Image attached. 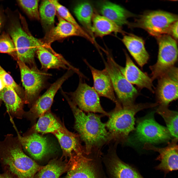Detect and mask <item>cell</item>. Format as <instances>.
Listing matches in <instances>:
<instances>
[{"label":"cell","instance_id":"cell-1","mask_svg":"<svg viewBox=\"0 0 178 178\" xmlns=\"http://www.w3.org/2000/svg\"><path fill=\"white\" fill-rule=\"evenodd\" d=\"M72 110L75 119L74 128L81 140L84 143L85 153L99 151L105 145L112 141L106 123L101 121L104 115L92 112L85 113L75 105L67 95L64 96Z\"/></svg>","mask_w":178,"mask_h":178},{"label":"cell","instance_id":"cell-2","mask_svg":"<svg viewBox=\"0 0 178 178\" xmlns=\"http://www.w3.org/2000/svg\"><path fill=\"white\" fill-rule=\"evenodd\" d=\"M0 164L4 172L18 178H34L43 166L25 153L18 136L11 134L0 140Z\"/></svg>","mask_w":178,"mask_h":178},{"label":"cell","instance_id":"cell-3","mask_svg":"<svg viewBox=\"0 0 178 178\" xmlns=\"http://www.w3.org/2000/svg\"><path fill=\"white\" fill-rule=\"evenodd\" d=\"M7 14L6 32L14 44L17 59L28 65L30 67L36 66L34 57L40 40L31 35L25 19L20 14Z\"/></svg>","mask_w":178,"mask_h":178},{"label":"cell","instance_id":"cell-4","mask_svg":"<svg viewBox=\"0 0 178 178\" xmlns=\"http://www.w3.org/2000/svg\"><path fill=\"white\" fill-rule=\"evenodd\" d=\"M115 104L114 109L109 113V119L106 125L113 141L118 144L126 141L129 133L135 130L134 116L137 113L158 105L156 102L140 103L123 107L118 102Z\"/></svg>","mask_w":178,"mask_h":178},{"label":"cell","instance_id":"cell-5","mask_svg":"<svg viewBox=\"0 0 178 178\" xmlns=\"http://www.w3.org/2000/svg\"><path fill=\"white\" fill-rule=\"evenodd\" d=\"M21 74L22 82L24 88L23 101L30 107L39 97L42 90L45 87L47 80L51 74L39 69L36 66L31 67L17 60Z\"/></svg>","mask_w":178,"mask_h":178},{"label":"cell","instance_id":"cell-6","mask_svg":"<svg viewBox=\"0 0 178 178\" xmlns=\"http://www.w3.org/2000/svg\"><path fill=\"white\" fill-rule=\"evenodd\" d=\"M106 61L104 60L105 68L111 78L117 99L123 107L131 106L139 94L137 90L124 77L118 64L107 52Z\"/></svg>","mask_w":178,"mask_h":178},{"label":"cell","instance_id":"cell-7","mask_svg":"<svg viewBox=\"0 0 178 178\" xmlns=\"http://www.w3.org/2000/svg\"><path fill=\"white\" fill-rule=\"evenodd\" d=\"M156 38L158 45L157 60L155 64L149 67L153 81L174 67L178 57L177 42L175 39L167 34Z\"/></svg>","mask_w":178,"mask_h":178},{"label":"cell","instance_id":"cell-8","mask_svg":"<svg viewBox=\"0 0 178 178\" xmlns=\"http://www.w3.org/2000/svg\"><path fill=\"white\" fill-rule=\"evenodd\" d=\"M154 111L138 119L135 130L134 137L139 142L156 144L168 142L171 137L167 127L155 120Z\"/></svg>","mask_w":178,"mask_h":178},{"label":"cell","instance_id":"cell-9","mask_svg":"<svg viewBox=\"0 0 178 178\" xmlns=\"http://www.w3.org/2000/svg\"><path fill=\"white\" fill-rule=\"evenodd\" d=\"M176 15L162 10L151 11L141 15L132 26L140 28L156 37L167 34L170 26L178 21Z\"/></svg>","mask_w":178,"mask_h":178},{"label":"cell","instance_id":"cell-10","mask_svg":"<svg viewBox=\"0 0 178 178\" xmlns=\"http://www.w3.org/2000/svg\"><path fill=\"white\" fill-rule=\"evenodd\" d=\"M68 94L72 102L84 112L100 113L109 116V113L101 106L98 94L93 87L83 81L82 77H79L78 85L75 90Z\"/></svg>","mask_w":178,"mask_h":178},{"label":"cell","instance_id":"cell-11","mask_svg":"<svg viewBox=\"0 0 178 178\" xmlns=\"http://www.w3.org/2000/svg\"><path fill=\"white\" fill-rule=\"evenodd\" d=\"M73 72L71 69L67 70L64 74L52 84L42 95L38 98L31 106L30 110L25 112L24 117L33 121L49 110L57 92Z\"/></svg>","mask_w":178,"mask_h":178},{"label":"cell","instance_id":"cell-12","mask_svg":"<svg viewBox=\"0 0 178 178\" xmlns=\"http://www.w3.org/2000/svg\"><path fill=\"white\" fill-rule=\"evenodd\" d=\"M156 90L159 105L168 106L178 98V69L174 66L159 77Z\"/></svg>","mask_w":178,"mask_h":178},{"label":"cell","instance_id":"cell-13","mask_svg":"<svg viewBox=\"0 0 178 178\" xmlns=\"http://www.w3.org/2000/svg\"><path fill=\"white\" fill-rule=\"evenodd\" d=\"M178 139L174 138L167 146L162 148L156 147L150 143L144 144L143 149L159 153L156 160L159 161L160 163L155 168L163 172L165 174L178 169Z\"/></svg>","mask_w":178,"mask_h":178},{"label":"cell","instance_id":"cell-14","mask_svg":"<svg viewBox=\"0 0 178 178\" xmlns=\"http://www.w3.org/2000/svg\"><path fill=\"white\" fill-rule=\"evenodd\" d=\"M18 136L25 153L35 160L42 159L53 150L52 145L47 139L38 133Z\"/></svg>","mask_w":178,"mask_h":178},{"label":"cell","instance_id":"cell-15","mask_svg":"<svg viewBox=\"0 0 178 178\" xmlns=\"http://www.w3.org/2000/svg\"><path fill=\"white\" fill-rule=\"evenodd\" d=\"M41 41V40H40ZM41 41L36 52L41 64V69L45 71L50 69H71L78 75L81 72L51 48H48Z\"/></svg>","mask_w":178,"mask_h":178},{"label":"cell","instance_id":"cell-16","mask_svg":"<svg viewBox=\"0 0 178 178\" xmlns=\"http://www.w3.org/2000/svg\"><path fill=\"white\" fill-rule=\"evenodd\" d=\"M57 14L59 21L57 25L46 32L43 39L40 40L44 44L50 46V45L55 41L72 36L82 37L91 43H94V40L88 34L80 31L74 25L65 21Z\"/></svg>","mask_w":178,"mask_h":178},{"label":"cell","instance_id":"cell-17","mask_svg":"<svg viewBox=\"0 0 178 178\" xmlns=\"http://www.w3.org/2000/svg\"><path fill=\"white\" fill-rule=\"evenodd\" d=\"M84 154L75 155L70 158L65 178H99L92 160Z\"/></svg>","mask_w":178,"mask_h":178},{"label":"cell","instance_id":"cell-18","mask_svg":"<svg viewBox=\"0 0 178 178\" xmlns=\"http://www.w3.org/2000/svg\"><path fill=\"white\" fill-rule=\"evenodd\" d=\"M125 51L126 65L124 67L118 65V67L125 78L131 84L140 89L146 88L154 93L153 81L147 74L142 71L134 63Z\"/></svg>","mask_w":178,"mask_h":178},{"label":"cell","instance_id":"cell-19","mask_svg":"<svg viewBox=\"0 0 178 178\" xmlns=\"http://www.w3.org/2000/svg\"><path fill=\"white\" fill-rule=\"evenodd\" d=\"M91 70L93 81V88L99 96L106 97L115 104L118 101L110 76L106 69H97L91 65L86 60H84Z\"/></svg>","mask_w":178,"mask_h":178},{"label":"cell","instance_id":"cell-20","mask_svg":"<svg viewBox=\"0 0 178 178\" xmlns=\"http://www.w3.org/2000/svg\"><path fill=\"white\" fill-rule=\"evenodd\" d=\"M60 144L63 155L70 158L73 155L85 153L81 140L78 134L71 132L67 129L58 131L53 134Z\"/></svg>","mask_w":178,"mask_h":178},{"label":"cell","instance_id":"cell-21","mask_svg":"<svg viewBox=\"0 0 178 178\" xmlns=\"http://www.w3.org/2000/svg\"><path fill=\"white\" fill-rule=\"evenodd\" d=\"M122 41L136 62L141 67H143L149 58L144 40L137 36L129 34L123 36Z\"/></svg>","mask_w":178,"mask_h":178},{"label":"cell","instance_id":"cell-22","mask_svg":"<svg viewBox=\"0 0 178 178\" xmlns=\"http://www.w3.org/2000/svg\"><path fill=\"white\" fill-rule=\"evenodd\" d=\"M0 100L4 102L12 117L21 119L23 117L24 103L14 88L6 86L0 91Z\"/></svg>","mask_w":178,"mask_h":178},{"label":"cell","instance_id":"cell-23","mask_svg":"<svg viewBox=\"0 0 178 178\" xmlns=\"http://www.w3.org/2000/svg\"><path fill=\"white\" fill-rule=\"evenodd\" d=\"M98 6L99 11L103 16L120 26L127 23V19L133 16L121 6L110 1L100 2Z\"/></svg>","mask_w":178,"mask_h":178},{"label":"cell","instance_id":"cell-24","mask_svg":"<svg viewBox=\"0 0 178 178\" xmlns=\"http://www.w3.org/2000/svg\"><path fill=\"white\" fill-rule=\"evenodd\" d=\"M108 160L109 168L112 178H144L136 168L112 154Z\"/></svg>","mask_w":178,"mask_h":178},{"label":"cell","instance_id":"cell-25","mask_svg":"<svg viewBox=\"0 0 178 178\" xmlns=\"http://www.w3.org/2000/svg\"><path fill=\"white\" fill-rule=\"evenodd\" d=\"M37 122L30 129L28 134L32 133L53 134L67 129L50 110L39 118Z\"/></svg>","mask_w":178,"mask_h":178},{"label":"cell","instance_id":"cell-26","mask_svg":"<svg viewBox=\"0 0 178 178\" xmlns=\"http://www.w3.org/2000/svg\"><path fill=\"white\" fill-rule=\"evenodd\" d=\"M92 22V31L94 36L102 37L113 32L125 33L120 26L98 14H94Z\"/></svg>","mask_w":178,"mask_h":178},{"label":"cell","instance_id":"cell-27","mask_svg":"<svg viewBox=\"0 0 178 178\" xmlns=\"http://www.w3.org/2000/svg\"><path fill=\"white\" fill-rule=\"evenodd\" d=\"M73 11L78 21L94 40L92 31V23L94 14L91 4L87 1L80 2L75 6Z\"/></svg>","mask_w":178,"mask_h":178},{"label":"cell","instance_id":"cell-28","mask_svg":"<svg viewBox=\"0 0 178 178\" xmlns=\"http://www.w3.org/2000/svg\"><path fill=\"white\" fill-rule=\"evenodd\" d=\"M56 10L54 5L50 0H44L40 5L39 14L42 25L48 32L54 26Z\"/></svg>","mask_w":178,"mask_h":178},{"label":"cell","instance_id":"cell-29","mask_svg":"<svg viewBox=\"0 0 178 178\" xmlns=\"http://www.w3.org/2000/svg\"><path fill=\"white\" fill-rule=\"evenodd\" d=\"M67 167V166L63 162L53 159L43 166L34 178H59Z\"/></svg>","mask_w":178,"mask_h":178},{"label":"cell","instance_id":"cell-30","mask_svg":"<svg viewBox=\"0 0 178 178\" xmlns=\"http://www.w3.org/2000/svg\"><path fill=\"white\" fill-rule=\"evenodd\" d=\"M156 112L164 119L172 136L178 139V112L170 110L168 106L159 105Z\"/></svg>","mask_w":178,"mask_h":178},{"label":"cell","instance_id":"cell-31","mask_svg":"<svg viewBox=\"0 0 178 178\" xmlns=\"http://www.w3.org/2000/svg\"><path fill=\"white\" fill-rule=\"evenodd\" d=\"M39 0H17L20 7L30 19L38 20L40 19L38 9Z\"/></svg>","mask_w":178,"mask_h":178},{"label":"cell","instance_id":"cell-32","mask_svg":"<svg viewBox=\"0 0 178 178\" xmlns=\"http://www.w3.org/2000/svg\"><path fill=\"white\" fill-rule=\"evenodd\" d=\"M0 53L8 54L17 59L14 44L6 32L3 31L0 33Z\"/></svg>","mask_w":178,"mask_h":178},{"label":"cell","instance_id":"cell-33","mask_svg":"<svg viewBox=\"0 0 178 178\" xmlns=\"http://www.w3.org/2000/svg\"><path fill=\"white\" fill-rule=\"evenodd\" d=\"M54 5L58 15L67 22L74 25L82 32H85L80 26L68 9L57 0H50Z\"/></svg>","mask_w":178,"mask_h":178},{"label":"cell","instance_id":"cell-34","mask_svg":"<svg viewBox=\"0 0 178 178\" xmlns=\"http://www.w3.org/2000/svg\"><path fill=\"white\" fill-rule=\"evenodd\" d=\"M0 75L2 76L6 86L14 88L17 92H19L20 88L12 77L0 65Z\"/></svg>","mask_w":178,"mask_h":178},{"label":"cell","instance_id":"cell-35","mask_svg":"<svg viewBox=\"0 0 178 178\" xmlns=\"http://www.w3.org/2000/svg\"><path fill=\"white\" fill-rule=\"evenodd\" d=\"M176 41L178 39V21L172 23L170 26L167 34Z\"/></svg>","mask_w":178,"mask_h":178},{"label":"cell","instance_id":"cell-36","mask_svg":"<svg viewBox=\"0 0 178 178\" xmlns=\"http://www.w3.org/2000/svg\"><path fill=\"white\" fill-rule=\"evenodd\" d=\"M6 18L2 8L0 7V33L6 23Z\"/></svg>","mask_w":178,"mask_h":178},{"label":"cell","instance_id":"cell-37","mask_svg":"<svg viewBox=\"0 0 178 178\" xmlns=\"http://www.w3.org/2000/svg\"><path fill=\"white\" fill-rule=\"evenodd\" d=\"M0 178H18L13 174L8 172L0 173Z\"/></svg>","mask_w":178,"mask_h":178},{"label":"cell","instance_id":"cell-38","mask_svg":"<svg viewBox=\"0 0 178 178\" xmlns=\"http://www.w3.org/2000/svg\"><path fill=\"white\" fill-rule=\"evenodd\" d=\"M6 86L3 78L0 75V91L3 89Z\"/></svg>","mask_w":178,"mask_h":178}]
</instances>
